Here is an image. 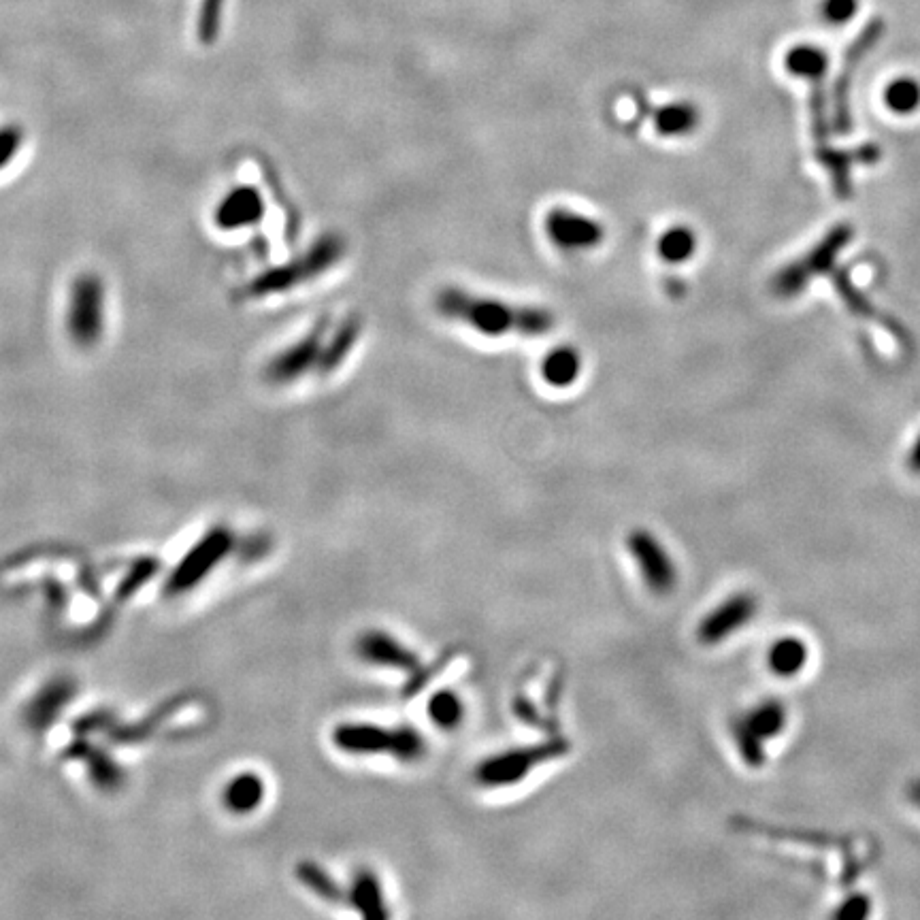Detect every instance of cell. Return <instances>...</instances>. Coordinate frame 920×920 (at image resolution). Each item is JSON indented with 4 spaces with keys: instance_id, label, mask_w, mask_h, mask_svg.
Returning a JSON list of instances; mask_svg holds the SVG:
<instances>
[{
    "instance_id": "23",
    "label": "cell",
    "mask_w": 920,
    "mask_h": 920,
    "mask_svg": "<svg viewBox=\"0 0 920 920\" xmlns=\"http://www.w3.org/2000/svg\"><path fill=\"white\" fill-rule=\"evenodd\" d=\"M582 369V360L569 348L554 350L552 354L546 356L544 365H541V373H544V380L552 386H569L575 380H578Z\"/></svg>"
},
{
    "instance_id": "21",
    "label": "cell",
    "mask_w": 920,
    "mask_h": 920,
    "mask_svg": "<svg viewBox=\"0 0 920 920\" xmlns=\"http://www.w3.org/2000/svg\"><path fill=\"white\" fill-rule=\"evenodd\" d=\"M784 64L786 71L791 75L816 81L825 79L829 69V58L825 54V49H820L816 45H795L791 52L786 54Z\"/></svg>"
},
{
    "instance_id": "5",
    "label": "cell",
    "mask_w": 920,
    "mask_h": 920,
    "mask_svg": "<svg viewBox=\"0 0 920 920\" xmlns=\"http://www.w3.org/2000/svg\"><path fill=\"white\" fill-rule=\"evenodd\" d=\"M571 744L565 737H552L544 742L509 748L486 757L475 767V782L482 788H507L516 786L531 776L539 765L552 763L569 754Z\"/></svg>"
},
{
    "instance_id": "12",
    "label": "cell",
    "mask_w": 920,
    "mask_h": 920,
    "mask_svg": "<svg viewBox=\"0 0 920 920\" xmlns=\"http://www.w3.org/2000/svg\"><path fill=\"white\" fill-rule=\"evenodd\" d=\"M757 614V599L752 595H733L705 616L697 627V639L703 646H716L737 633Z\"/></svg>"
},
{
    "instance_id": "9",
    "label": "cell",
    "mask_w": 920,
    "mask_h": 920,
    "mask_svg": "<svg viewBox=\"0 0 920 920\" xmlns=\"http://www.w3.org/2000/svg\"><path fill=\"white\" fill-rule=\"evenodd\" d=\"M627 550L633 556L639 575L654 595H669L678 586V567L661 539L646 529L627 535Z\"/></svg>"
},
{
    "instance_id": "30",
    "label": "cell",
    "mask_w": 920,
    "mask_h": 920,
    "mask_svg": "<svg viewBox=\"0 0 920 920\" xmlns=\"http://www.w3.org/2000/svg\"><path fill=\"white\" fill-rule=\"evenodd\" d=\"M733 737H735V744L739 748V754H742V759L748 765L759 767L765 761L763 742L744 725L742 720H737L733 725Z\"/></svg>"
},
{
    "instance_id": "25",
    "label": "cell",
    "mask_w": 920,
    "mask_h": 920,
    "mask_svg": "<svg viewBox=\"0 0 920 920\" xmlns=\"http://www.w3.org/2000/svg\"><path fill=\"white\" fill-rule=\"evenodd\" d=\"M656 130L665 137H676V135H686L690 130H695L699 124V111L693 105H669L656 113Z\"/></svg>"
},
{
    "instance_id": "14",
    "label": "cell",
    "mask_w": 920,
    "mask_h": 920,
    "mask_svg": "<svg viewBox=\"0 0 920 920\" xmlns=\"http://www.w3.org/2000/svg\"><path fill=\"white\" fill-rule=\"evenodd\" d=\"M880 156L882 152L876 143H863L854 147V150H831L829 145L816 147V160L829 171L833 192L842 201L852 196V167H857V164H876Z\"/></svg>"
},
{
    "instance_id": "16",
    "label": "cell",
    "mask_w": 920,
    "mask_h": 920,
    "mask_svg": "<svg viewBox=\"0 0 920 920\" xmlns=\"http://www.w3.org/2000/svg\"><path fill=\"white\" fill-rule=\"evenodd\" d=\"M360 335H363V320H360L358 316H348L337 326L328 328L318 373L322 377L333 375L354 352Z\"/></svg>"
},
{
    "instance_id": "2",
    "label": "cell",
    "mask_w": 920,
    "mask_h": 920,
    "mask_svg": "<svg viewBox=\"0 0 920 920\" xmlns=\"http://www.w3.org/2000/svg\"><path fill=\"white\" fill-rule=\"evenodd\" d=\"M345 256V239L337 233L320 235L309 248L292 260L275 265L252 277L241 288V299H267L277 294L292 292L303 284H311L335 269Z\"/></svg>"
},
{
    "instance_id": "4",
    "label": "cell",
    "mask_w": 920,
    "mask_h": 920,
    "mask_svg": "<svg viewBox=\"0 0 920 920\" xmlns=\"http://www.w3.org/2000/svg\"><path fill=\"white\" fill-rule=\"evenodd\" d=\"M333 742L341 752L360 754V757L386 754L401 763H416L429 750L422 733L409 725L386 729L371 725V722H343L335 727Z\"/></svg>"
},
{
    "instance_id": "8",
    "label": "cell",
    "mask_w": 920,
    "mask_h": 920,
    "mask_svg": "<svg viewBox=\"0 0 920 920\" xmlns=\"http://www.w3.org/2000/svg\"><path fill=\"white\" fill-rule=\"evenodd\" d=\"M884 28H886V24H884L882 18L869 20L857 35V39H854L846 49L842 69H840V73H837V77L833 81V94H831V105H833L831 126L835 128V133L848 135L852 130V126H854V122H852V105H850L852 81H854V75H857V71H859V64L863 62V58L869 52H872V49L878 45V41L882 39Z\"/></svg>"
},
{
    "instance_id": "7",
    "label": "cell",
    "mask_w": 920,
    "mask_h": 920,
    "mask_svg": "<svg viewBox=\"0 0 920 920\" xmlns=\"http://www.w3.org/2000/svg\"><path fill=\"white\" fill-rule=\"evenodd\" d=\"M328 328H331V320L324 318L309 333L271 356L262 367V380L269 386L286 388L301 382L311 371L318 373Z\"/></svg>"
},
{
    "instance_id": "10",
    "label": "cell",
    "mask_w": 920,
    "mask_h": 920,
    "mask_svg": "<svg viewBox=\"0 0 920 920\" xmlns=\"http://www.w3.org/2000/svg\"><path fill=\"white\" fill-rule=\"evenodd\" d=\"M233 548V537L224 529H213L207 533L199 544H196L184 558L182 563L175 567L171 578L167 582V593L182 595L186 590L194 588L205 575L218 565V561Z\"/></svg>"
},
{
    "instance_id": "17",
    "label": "cell",
    "mask_w": 920,
    "mask_h": 920,
    "mask_svg": "<svg viewBox=\"0 0 920 920\" xmlns=\"http://www.w3.org/2000/svg\"><path fill=\"white\" fill-rule=\"evenodd\" d=\"M348 899L354 906V910L369 920L388 918L382 882L380 878H377V874L371 872V869H360V872L354 876Z\"/></svg>"
},
{
    "instance_id": "6",
    "label": "cell",
    "mask_w": 920,
    "mask_h": 920,
    "mask_svg": "<svg viewBox=\"0 0 920 920\" xmlns=\"http://www.w3.org/2000/svg\"><path fill=\"white\" fill-rule=\"evenodd\" d=\"M852 235L854 230L850 224L833 226L808 254L788 262L786 267H782L774 275V279H771V290H774V294H778L780 299L797 297V294L808 288V284L816 275H829L837 267V254L850 243Z\"/></svg>"
},
{
    "instance_id": "19",
    "label": "cell",
    "mask_w": 920,
    "mask_h": 920,
    "mask_svg": "<svg viewBox=\"0 0 920 920\" xmlns=\"http://www.w3.org/2000/svg\"><path fill=\"white\" fill-rule=\"evenodd\" d=\"M426 714L431 722L441 731H454L465 720V701L452 688H441L429 697Z\"/></svg>"
},
{
    "instance_id": "24",
    "label": "cell",
    "mask_w": 920,
    "mask_h": 920,
    "mask_svg": "<svg viewBox=\"0 0 920 920\" xmlns=\"http://www.w3.org/2000/svg\"><path fill=\"white\" fill-rule=\"evenodd\" d=\"M884 105L897 115H910L920 109V81L897 77L884 90Z\"/></svg>"
},
{
    "instance_id": "18",
    "label": "cell",
    "mask_w": 920,
    "mask_h": 920,
    "mask_svg": "<svg viewBox=\"0 0 920 920\" xmlns=\"http://www.w3.org/2000/svg\"><path fill=\"white\" fill-rule=\"evenodd\" d=\"M808 656H810L808 644L795 635H788V637H780L778 642L771 644L767 652V665L771 671L776 673V676L793 678L797 676V673L803 671L805 663H808Z\"/></svg>"
},
{
    "instance_id": "22",
    "label": "cell",
    "mask_w": 920,
    "mask_h": 920,
    "mask_svg": "<svg viewBox=\"0 0 920 920\" xmlns=\"http://www.w3.org/2000/svg\"><path fill=\"white\" fill-rule=\"evenodd\" d=\"M742 722L761 739V742H765V739H774L786 727V705H782L776 699L763 701L757 708H752Z\"/></svg>"
},
{
    "instance_id": "29",
    "label": "cell",
    "mask_w": 920,
    "mask_h": 920,
    "mask_svg": "<svg viewBox=\"0 0 920 920\" xmlns=\"http://www.w3.org/2000/svg\"><path fill=\"white\" fill-rule=\"evenodd\" d=\"M67 697H69V686L67 684L49 686L45 693L35 703H32V708L28 712L30 720L35 722V725H45L49 718H54L56 710L62 708L64 703H67Z\"/></svg>"
},
{
    "instance_id": "20",
    "label": "cell",
    "mask_w": 920,
    "mask_h": 920,
    "mask_svg": "<svg viewBox=\"0 0 920 920\" xmlns=\"http://www.w3.org/2000/svg\"><path fill=\"white\" fill-rule=\"evenodd\" d=\"M265 797V784L256 774H241L228 782L224 791V805L235 814H248L256 810Z\"/></svg>"
},
{
    "instance_id": "28",
    "label": "cell",
    "mask_w": 920,
    "mask_h": 920,
    "mask_svg": "<svg viewBox=\"0 0 920 920\" xmlns=\"http://www.w3.org/2000/svg\"><path fill=\"white\" fill-rule=\"evenodd\" d=\"M224 0H201L196 18V37L203 45H213L220 37Z\"/></svg>"
},
{
    "instance_id": "11",
    "label": "cell",
    "mask_w": 920,
    "mask_h": 920,
    "mask_svg": "<svg viewBox=\"0 0 920 920\" xmlns=\"http://www.w3.org/2000/svg\"><path fill=\"white\" fill-rule=\"evenodd\" d=\"M267 213L265 196L250 184H241L230 188L213 209V224L224 233H237L248 230L262 222Z\"/></svg>"
},
{
    "instance_id": "31",
    "label": "cell",
    "mask_w": 920,
    "mask_h": 920,
    "mask_svg": "<svg viewBox=\"0 0 920 920\" xmlns=\"http://www.w3.org/2000/svg\"><path fill=\"white\" fill-rule=\"evenodd\" d=\"M24 130L18 124L0 126V173L11 167L13 160L20 156L24 147Z\"/></svg>"
},
{
    "instance_id": "13",
    "label": "cell",
    "mask_w": 920,
    "mask_h": 920,
    "mask_svg": "<svg viewBox=\"0 0 920 920\" xmlns=\"http://www.w3.org/2000/svg\"><path fill=\"white\" fill-rule=\"evenodd\" d=\"M548 237L563 250H588L603 239V226L571 209H552L546 218Z\"/></svg>"
},
{
    "instance_id": "26",
    "label": "cell",
    "mask_w": 920,
    "mask_h": 920,
    "mask_svg": "<svg viewBox=\"0 0 920 920\" xmlns=\"http://www.w3.org/2000/svg\"><path fill=\"white\" fill-rule=\"evenodd\" d=\"M297 876L309 891H314L318 897L326 901H341L345 897V893L341 891V886L333 880V876L324 872V869L316 863H311V861L299 863Z\"/></svg>"
},
{
    "instance_id": "15",
    "label": "cell",
    "mask_w": 920,
    "mask_h": 920,
    "mask_svg": "<svg viewBox=\"0 0 920 920\" xmlns=\"http://www.w3.org/2000/svg\"><path fill=\"white\" fill-rule=\"evenodd\" d=\"M358 654L371 665L403 671L407 676H414L422 667L420 656L412 648H407L397 637H392L384 631H369L360 637Z\"/></svg>"
},
{
    "instance_id": "32",
    "label": "cell",
    "mask_w": 920,
    "mask_h": 920,
    "mask_svg": "<svg viewBox=\"0 0 920 920\" xmlns=\"http://www.w3.org/2000/svg\"><path fill=\"white\" fill-rule=\"evenodd\" d=\"M859 11V0H823L820 15L831 26L848 24Z\"/></svg>"
},
{
    "instance_id": "33",
    "label": "cell",
    "mask_w": 920,
    "mask_h": 920,
    "mask_svg": "<svg viewBox=\"0 0 920 920\" xmlns=\"http://www.w3.org/2000/svg\"><path fill=\"white\" fill-rule=\"evenodd\" d=\"M908 463H910V469H912L914 473H920V435L916 437L914 446H912V450H910V460H908Z\"/></svg>"
},
{
    "instance_id": "27",
    "label": "cell",
    "mask_w": 920,
    "mask_h": 920,
    "mask_svg": "<svg viewBox=\"0 0 920 920\" xmlns=\"http://www.w3.org/2000/svg\"><path fill=\"white\" fill-rule=\"evenodd\" d=\"M697 248L695 235L688 228H671L659 239V254L667 262H684Z\"/></svg>"
},
{
    "instance_id": "1",
    "label": "cell",
    "mask_w": 920,
    "mask_h": 920,
    "mask_svg": "<svg viewBox=\"0 0 920 920\" xmlns=\"http://www.w3.org/2000/svg\"><path fill=\"white\" fill-rule=\"evenodd\" d=\"M435 307L441 316L463 322L488 337L503 335H524L539 337L554 328V314L541 307L509 305L499 299L475 297V294L448 286L439 290Z\"/></svg>"
},
{
    "instance_id": "3",
    "label": "cell",
    "mask_w": 920,
    "mask_h": 920,
    "mask_svg": "<svg viewBox=\"0 0 920 920\" xmlns=\"http://www.w3.org/2000/svg\"><path fill=\"white\" fill-rule=\"evenodd\" d=\"M64 331L73 348L92 352L107 333V284L94 271L79 273L69 288L64 307Z\"/></svg>"
}]
</instances>
